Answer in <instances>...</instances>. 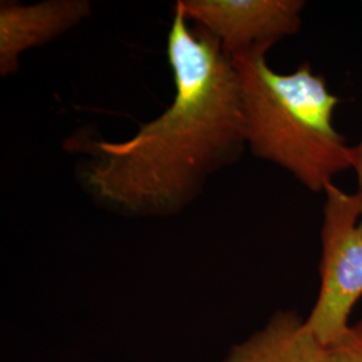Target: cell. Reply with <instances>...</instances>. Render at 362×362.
Wrapping results in <instances>:
<instances>
[{"label": "cell", "instance_id": "3", "mask_svg": "<svg viewBox=\"0 0 362 362\" xmlns=\"http://www.w3.org/2000/svg\"><path fill=\"white\" fill-rule=\"evenodd\" d=\"M324 194L321 286L305 321L326 346L351 325L350 315L362 298V231L357 194H348L334 182Z\"/></svg>", "mask_w": 362, "mask_h": 362}, {"label": "cell", "instance_id": "4", "mask_svg": "<svg viewBox=\"0 0 362 362\" xmlns=\"http://www.w3.org/2000/svg\"><path fill=\"white\" fill-rule=\"evenodd\" d=\"M192 26L216 39L230 57L270 52L302 26L303 0H177Z\"/></svg>", "mask_w": 362, "mask_h": 362}, {"label": "cell", "instance_id": "5", "mask_svg": "<svg viewBox=\"0 0 362 362\" xmlns=\"http://www.w3.org/2000/svg\"><path fill=\"white\" fill-rule=\"evenodd\" d=\"M91 15L88 0L0 3V76L19 71L21 57L59 38Z\"/></svg>", "mask_w": 362, "mask_h": 362}, {"label": "cell", "instance_id": "1", "mask_svg": "<svg viewBox=\"0 0 362 362\" xmlns=\"http://www.w3.org/2000/svg\"><path fill=\"white\" fill-rule=\"evenodd\" d=\"M167 57L168 107L122 141L70 136L76 179L91 200L125 218H169L203 194L209 179L246 149L239 79L228 54L173 6Z\"/></svg>", "mask_w": 362, "mask_h": 362}, {"label": "cell", "instance_id": "2", "mask_svg": "<svg viewBox=\"0 0 362 362\" xmlns=\"http://www.w3.org/2000/svg\"><path fill=\"white\" fill-rule=\"evenodd\" d=\"M267 52L231 57L239 79L246 146L311 192L324 194L336 175L353 169L351 146L333 122L341 100L309 62L279 74L269 65Z\"/></svg>", "mask_w": 362, "mask_h": 362}, {"label": "cell", "instance_id": "8", "mask_svg": "<svg viewBox=\"0 0 362 362\" xmlns=\"http://www.w3.org/2000/svg\"><path fill=\"white\" fill-rule=\"evenodd\" d=\"M351 153H353V169L356 170L357 175V181H358V191L356 192L358 199H360V206H361V219H360V228L362 231V139L360 143L354 146H351Z\"/></svg>", "mask_w": 362, "mask_h": 362}, {"label": "cell", "instance_id": "7", "mask_svg": "<svg viewBox=\"0 0 362 362\" xmlns=\"http://www.w3.org/2000/svg\"><path fill=\"white\" fill-rule=\"evenodd\" d=\"M325 362H362V321L349 327L325 348Z\"/></svg>", "mask_w": 362, "mask_h": 362}, {"label": "cell", "instance_id": "6", "mask_svg": "<svg viewBox=\"0 0 362 362\" xmlns=\"http://www.w3.org/2000/svg\"><path fill=\"white\" fill-rule=\"evenodd\" d=\"M324 344L296 311H278L264 327L233 345L223 362H325Z\"/></svg>", "mask_w": 362, "mask_h": 362}]
</instances>
